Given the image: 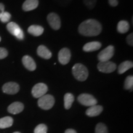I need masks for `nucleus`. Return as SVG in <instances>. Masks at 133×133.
<instances>
[{
	"mask_svg": "<svg viewBox=\"0 0 133 133\" xmlns=\"http://www.w3.org/2000/svg\"><path fill=\"white\" fill-rule=\"evenodd\" d=\"M115 48L113 46H109L107 48L103 49L101 52L98 54V59L100 62L104 61H109L114 55Z\"/></svg>",
	"mask_w": 133,
	"mask_h": 133,
	"instance_id": "obj_8",
	"label": "nucleus"
},
{
	"mask_svg": "<svg viewBox=\"0 0 133 133\" xmlns=\"http://www.w3.org/2000/svg\"><path fill=\"white\" fill-rule=\"evenodd\" d=\"M109 4L112 7H115L118 4V0H109Z\"/></svg>",
	"mask_w": 133,
	"mask_h": 133,
	"instance_id": "obj_30",
	"label": "nucleus"
},
{
	"mask_svg": "<svg viewBox=\"0 0 133 133\" xmlns=\"http://www.w3.org/2000/svg\"><path fill=\"white\" fill-rule=\"evenodd\" d=\"M48 131V128L44 124H40L35 128L34 133H46Z\"/></svg>",
	"mask_w": 133,
	"mask_h": 133,
	"instance_id": "obj_25",
	"label": "nucleus"
},
{
	"mask_svg": "<svg viewBox=\"0 0 133 133\" xmlns=\"http://www.w3.org/2000/svg\"><path fill=\"white\" fill-rule=\"evenodd\" d=\"M133 64L131 61H124L122 62L118 68V71L119 74H123L126 71H128L131 68H132Z\"/></svg>",
	"mask_w": 133,
	"mask_h": 133,
	"instance_id": "obj_20",
	"label": "nucleus"
},
{
	"mask_svg": "<svg viewBox=\"0 0 133 133\" xmlns=\"http://www.w3.org/2000/svg\"><path fill=\"white\" fill-rule=\"evenodd\" d=\"M11 18V15L9 12H4L3 14L1 15V17H0V21L2 22L3 23H8L10 21Z\"/></svg>",
	"mask_w": 133,
	"mask_h": 133,
	"instance_id": "obj_26",
	"label": "nucleus"
},
{
	"mask_svg": "<svg viewBox=\"0 0 133 133\" xmlns=\"http://www.w3.org/2000/svg\"><path fill=\"white\" fill-rule=\"evenodd\" d=\"M59 61L61 64L66 65L70 62L71 59L70 51L66 48H62L59 51L58 55Z\"/></svg>",
	"mask_w": 133,
	"mask_h": 133,
	"instance_id": "obj_11",
	"label": "nucleus"
},
{
	"mask_svg": "<svg viewBox=\"0 0 133 133\" xmlns=\"http://www.w3.org/2000/svg\"><path fill=\"white\" fill-rule=\"evenodd\" d=\"M102 46V44L100 42L98 41H92L86 43V44L83 46V51L85 52H93L99 49Z\"/></svg>",
	"mask_w": 133,
	"mask_h": 133,
	"instance_id": "obj_15",
	"label": "nucleus"
},
{
	"mask_svg": "<svg viewBox=\"0 0 133 133\" xmlns=\"http://www.w3.org/2000/svg\"><path fill=\"white\" fill-rule=\"evenodd\" d=\"M129 24L127 21H119L117 25V30L120 33H125L129 30Z\"/></svg>",
	"mask_w": 133,
	"mask_h": 133,
	"instance_id": "obj_22",
	"label": "nucleus"
},
{
	"mask_svg": "<svg viewBox=\"0 0 133 133\" xmlns=\"http://www.w3.org/2000/svg\"><path fill=\"white\" fill-rule=\"evenodd\" d=\"M48 23L54 30H57L61 28V22L59 16L57 14L54 12H51L49 14L47 17Z\"/></svg>",
	"mask_w": 133,
	"mask_h": 133,
	"instance_id": "obj_9",
	"label": "nucleus"
},
{
	"mask_svg": "<svg viewBox=\"0 0 133 133\" xmlns=\"http://www.w3.org/2000/svg\"><path fill=\"white\" fill-rule=\"evenodd\" d=\"M55 99L50 94H45L39 97L38 101V105L43 110H49L54 106Z\"/></svg>",
	"mask_w": 133,
	"mask_h": 133,
	"instance_id": "obj_3",
	"label": "nucleus"
},
{
	"mask_svg": "<svg viewBox=\"0 0 133 133\" xmlns=\"http://www.w3.org/2000/svg\"><path fill=\"white\" fill-rule=\"evenodd\" d=\"M96 133H108L107 128L102 123H98L96 126Z\"/></svg>",
	"mask_w": 133,
	"mask_h": 133,
	"instance_id": "obj_24",
	"label": "nucleus"
},
{
	"mask_svg": "<svg viewBox=\"0 0 133 133\" xmlns=\"http://www.w3.org/2000/svg\"><path fill=\"white\" fill-rule=\"evenodd\" d=\"M13 124V119L11 116H5L0 118V128L4 129L11 127Z\"/></svg>",
	"mask_w": 133,
	"mask_h": 133,
	"instance_id": "obj_19",
	"label": "nucleus"
},
{
	"mask_svg": "<svg viewBox=\"0 0 133 133\" xmlns=\"http://www.w3.org/2000/svg\"><path fill=\"white\" fill-rule=\"evenodd\" d=\"M4 12V5L3 3H0V17H1V15L3 14Z\"/></svg>",
	"mask_w": 133,
	"mask_h": 133,
	"instance_id": "obj_31",
	"label": "nucleus"
},
{
	"mask_svg": "<svg viewBox=\"0 0 133 133\" xmlns=\"http://www.w3.org/2000/svg\"><path fill=\"white\" fill-rule=\"evenodd\" d=\"M116 66L114 62L110 61L100 62L97 65V69L101 72L110 74L116 70Z\"/></svg>",
	"mask_w": 133,
	"mask_h": 133,
	"instance_id": "obj_7",
	"label": "nucleus"
},
{
	"mask_svg": "<svg viewBox=\"0 0 133 133\" xmlns=\"http://www.w3.org/2000/svg\"><path fill=\"white\" fill-rule=\"evenodd\" d=\"M6 27H7L8 31L13 36H14L15 37L20 39V40L24 39V33L21 28L16 23L13 22L8 23Z\"/></svg>",
	"mask_w": 133,
	"mask_h": 133,
	"instance_id": "obj_4",
	"label": "nucleus"
},
{
	"mask_svg": "<svg viewBox=\"0 0 133 133\" xmlns=\"http://www.w3.org/2000/svg\"><path fill=\"white\" fill-rule=\"evenodd\" d=\"M24 109V105L20 102H15L11 104L8 108V111L10 114L14 115L18 114L22 112Z\"/></svg>",
	"mask_w": 133,
	"mask_h": 133,
	"instance_id": "obj_12",
	"label": "nucleus"
},
{
	"mask_svg": "<svg viewBox=\"0 0 133 133\" xmlns=\"http://www.w3.org/2000/svg\"><path fill=\"white\" fill-rule=\"evenodd\" d=\"M48 90V86L44 83H39L33 86L31 94L35 98H39L45 95Z\"/></svg>",
	"mask_w": 133,
	"mask_h": 133,
	"instance_id": "obj_6",
	"label": "nucleus"
},
{
	"mask_svg": "<svg viewBox=\"0 0 133 133\" xmlns=\"http://www.w3.org/2000/svg\"><path fill=\"white\" fill-rule=\"evenodd\" d=\"M78 30L79 33L83 36H95L99 35L101 32L102 26L95 19H88L79 25Z\"/></svg>",
	"mask_w": 133,
	"mask_h": 133,
	"instance_id": "obj_1",
	"label": "nucleus"
},
{
	"mask_svg": "<svg viewBox=\"0 0 133 133\" xmlns=\"http://www.w3.org/2000/svg\"><path fill=\"white\" fill-rule=\"evenodd\" d=\"M43 31H44V29L42 26L36 25L30 26L28 29V32L35 36H39L41 35L43 33Z\"/></svg>",
	"mask_w": 133,
	"mask_h": 133,
	"instance_id": "obj_18",
	"label": "nucleus"
},
{
	"mask_svg": "<svg viewBox=\"0 0 133 133\" xmlns=\"http://www.w3.org/2000/svg\"><path fill=\"white\" fill-rule=\"evenodd\" d=\"M97 0H84V4L88 9H92L95 7Z\"/></svg>",
	"mask_w": 133,
	"mask_h": 133,
	"instance_id": "obj_27",
	"label": "nucleus"
},
{
	"mask_svg": "<svg viewBox=\"0 0 133 133\" xmlns=\"http://www.w3.org/2000/svg\"><path fill=\"white\" fill-rule=\"evenodd\" d=\"M13 133H21V132H13Z\"/></svg>",
	"mask_w": 133,
	"mask_h": 133,
	"instance_id": "obj_33",
	"label": "nucleus"
},
{
	"mask_svg": "<svg viewBox=\"0 0 133 133\" xmlns=\"http://www.w3.org/2000/svg\"><path fill=\"white\" fill-rule=\"evenodd\" d=\"M133 87V76H128L126 78L124 81V88L125 89H130L132 91Z\"/></svg>",
	"mask_w": 133,
	"mask_h": 133,
	"instance_id": "obj_23",
	"label": "nucleus"
},
{
	"mask_svg": "<svg viewBox=\"0 0 133 133\" xmlns=\"http://www.w3.org/2000/svg\"><path fill=\"white\" fill-rule=\"evenodd\" d=\"M75 97L74 95L71 93H66L64 96V107L65 109L68 110L70 109L74 102Z\"/></svg>",
	"mask_w": 133,
	"mask_h": 133,
	"instance_id": "obj_21",
	"label": "nucleus"
},
{
	"mask_svg": "<svg viewBox=\"0 0 133 133\" xmlns=\"http://www.w3.org/2000/svg\"><path fill=\"white\" fill-rule=\"evenodd\" d=\"M37 54L40 57L45 59H49L52 57V53L46 46L41 45L38 48Z\"/></svg>",
	"mask_w": 133,
	"mask_h": 133,
	"instance_id": "obj_17",
	"label": "nucleus"
},
{
	"mask_svg": "<svg viewBox=\"0 0 133 133\" xmlns=\"http://www.w3.org/2000/svg\"><path fill=\"white\" fill-rule=\"evenodd\" d=\"M22 64L26 69L30 71H34L36 65L34 60L29 56H25L22 58Z\"/></svg>",
	"mask_w": 133,
	"mask_h": 133,
	"instance_id": "obj_13",
	"label": "nucleus"
},
{
	"mask_svg": "<svg viewBox=\"0 0 133 133\" xmlns=\"http://www.w3.org/2000/svg\"><path fill=\"white\" fill-rule=\"evenodd\" d=\"M65 133H77L75 130L73 129H68L65 131Z\"/></svg>",
	"mask_w": 133,
	"mask_h": 133,
	"instance_id": "obj_32",
	"label": "nucleus"
},
{
	"mask_svg": "<svg viewBox=\"0 0 133 133\" xmlns=\"http://www.w3.org/2000/svg\"><path fill=\"white\" fill-rule=\"evenodd\" d=\"M72 74L74 77L79 81H84L88 78V71L87 68L79 63L76 64L73 66Z\"/></svg>",
	"mask_w": 133,
	"mask_h": 133,
	"instance_id": "obj_2",
	"label": "nucleus"
},
{
	"mask_svg": "<svg viewBox=\"0 0 133 133\" xmlns=\"http://www.w3.org/2000/svg\"><path fill=\"white\" fill-rule=\"evenodd\" d=\"M38 4V0H26L22 5V9L24 11H30L35 9Z\"/></svg>",
	"mask_w": 133,
	"mask_h": 133,
	"instance_id": "obj_16",
	"label": "nucleus"
},
{
	"mask_svg": "<svg viewBox=\"0 0 133 133\" xmlns=\"http://www.w3.org/2000/svg\"><path fill=\"white\" fill-rule=\"evenodd\" d=\"M103 110V107L101 105H94L91 106L90 107L88 108L87 110L86 111V114L88 116L90 117H94L99 115Z\"/></svg>",
	"mask_w": 133,
	"mask_h": 133,
	"instance_id": "obj_14",
	"label": "nucleus"
},
{
	"mask_svg": "<svg viewBox=\"0 0 133 133\" xmlns=\"http://www.w3.org/2000/svg\"><path fill=\"white\" fill-rule=\"evenodd\" d=\"M126 41H127V43H128L130 46H133V34L132 33H131L129 34L128 36H127V38H126Z\"/></svg>",
	"mask_w": 133,
	"mask_h": 133,
	"instance_id": "obj_29",
	"label": "nucleus"
},
{
	"mask_svg": "<svg viewBox=\"0 0 133 133\" xmlns=\"http://www.w3.org/2000/svg\"><path fill=\"white\" fill-rule=\"evenodd\" d=\"M1 36H0V41H1Z\"/></svg>",
	"mask_w": 133,
	"mask_h": 133,
	"instance_id": "obj_34",
	"label": "nucleus"
},
{
	"mask_svg": "<svg viewBox=\"0 0 133 133\" xmlns=\"http://www.w3.org/2000/svg\"><path fill=\"white\" fill-rule=\"evenodd\" d=\"M19 85L15 82H8L5 83L2 88L3 92L8 94H11V95L17 94L19 91Z\"/></svg>",
	"mask_w": 133,
	"mask_h": 133,
	"instance_id": "obj_10",
	"label": "nucleus"
},
{
	"mask_svg": "<svg viewBox=\"0 0 133 133\" xmlns=\"http://www.w3.org/2000/svg\"><path fill=\"white\" fill-rule=\"evenodd\" d=\"M8 55V52L4 48H0V59H3L6 58Z\"/></svg>",
	"mask_w": 133,
	"mask_h": 133,
	"instance_id": "obj_28",
	"label": "nucleus"
},
{
	"mask_svg": "<svg viewBox=\"0 0 133 133\" xmlns=\"http://www.w3.org/2000/svg\"><path fill=\"white\" fill-rule=\"evenodd\" d=\"M78 101L81 104L87 107L94 105L97 104V100L94 96L89 94H81L78 97Z\"/></svg>",
	"mask_w": 133,
	"mask_h": 133,
	"instance_id": "obj_5",
	"label": "nucleus"
}]
</instances>
